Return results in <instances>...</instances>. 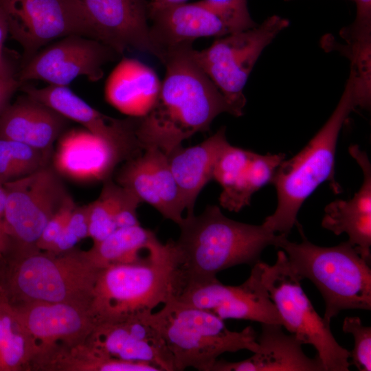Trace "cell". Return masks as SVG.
Instances as JSON below:
<instances>
[{
	"mask_svg": "<svg viewBox=\"0 0 371 371\" xmlns=\"http://www.w3.org/2000/svg\"><path fill=\"white\" fill-rule=\"evenodd\" d=\"M192 46L166 52V74L148 113L135 117V133L141 148L168 155L186 139L205 132L222 113L234 115L225 97L196 63Z\"/></svg>",
	"mask_w": 371,
	"mask_h": 371,
	"instance_id": "1",
	"label": "cell"
},
{
	"mask_svg": "<svg viewBox=\"0 0 371 371\" xmlns=\"http://www.w3.org/2000/svg\"><path fill=\"white\" fill-rule=\"evenodd\" d=\"M179 226V238L173 240L177 295L188 286L216 280L218 272L229 267L253 266L267 246L276 247L280 236L263 224L230 219L217 205H207L198 216L187 214Z\"/></svg>",
	"mask_w": 371,
	"mask_h": 371,
	"instance_id": "2",
	"label": "cell"
},
{
	"mask_svg": "<svg viewBox=\"0 0 371 371\" xmlns=\"http://www.w3.org/2000/svg\"><path fill=\"white\" fill-rule=\"evenodd\" d=\"M356 106L353 81L349 75L341 98L326 122L297 154L283 160L276 169L271 183L276 189L278 205L262 223L267 228L287 237L297 223L303 203L321 183L328 181L335 193L341 192L334 177L336 146L341 128Z\"/></svg>",
	"mask_w": 371,
	"mask_h": 371,
	"instance_id": "3",
	"label": "cell"
},
{
	"mask_svg": "<svg viewBox=\"0 0 371 371\" xmlns=\"http://www.w3.org/2000/svg\"><path fill=\"white\" fill-rule=\"evenodd\" d=\"M143 318L164 341L172 357L174 371L190 367L211 371L223 353L241 350L255 352L258 348V335L251 326L232 331L215 315L175 298Z\"/></svg>",
	"mask_w": 371,
	"mask_h": 371,
	"instance_id": "4",
	"label": "cell"
},
{
	"mask_svg": "<svg viewBox=\"0 0 371 371\" xmlns=\"http://www.w3.org/2000/svg\"><path fill=\"white\" fill-rule=\"evenodd\" d=\"M302 242L289 241L280 234L276 245L286 254L302 279L311 280L322 294L325 311L323 318L330 320L343 310L371 309V269L356 248L348 241L334 247L311 243L297 223Z\"/></svg>",
	"mask_w": 371,
	"mask_h": 371,
	"instance_id": "5",
	"label": "cell"
},
{
	"mask_svg": "<svg viewBox=\"0 0 371 371\" xmlns=\"http://www.w3.org/2000/svg\"><path fill=\"white\" fill-rule=\"evenodd\" d=\"M148 262L113 265L100 269L89 311L95 325L143 317L177 293L173 247Z\"/></svg>",
	"mask_w": 371,
	"mask_h": 371,
	"instance_id": "6",
	"label": "cell"
},
{
	"mask_svg": "<svg viewBox=\"0 0 371 371\" xmlns=\"http://www.w3.org/2000/svg\"><path fill=\"white\" fill-rule=\"evenodd\" d=\"M100 269L71 249L16 256L7 278L10 302L69 303L89 307Z\"/></svg>",
	"mask_w": 371,
	"mask_h": 371,
	"instance_id": "7",
	"label": "cell"
},
{
	"mask_svg": "<svg viewBox=\"0 0 371 371\" xmlns=\"http://www.w3.org/2000/svg\"><path fill=\"white\" fill-rule=\"evenodd\" d=\"M261 281L274 304L284 326L303 344L313 346L325 371H348L350 351L340 346L330 326L315 310L302 286V278L286 253L278 250L276 262H259Z\"/></svg>",
	"mask_w": 371,
	"mask_h": 371,
	"instance_id": "8",
	"label": "cell"
},
{
	"mask_svg": "<svg viewBox=\"0 0 371 371\" xmlns=\"http://www.w3.org/2000/svg\"><path fill=\"white\" fill-rule=\"evenodd\" d=\"M289 25L278 15L261 24L217 38L203 50L192 49L196 63L232 107L234 115L243 114V93L248 78L264 49Z\"/></svg>",
	"mask_w": 371,
	"mask_h": 371,
	"instance_id": "9",
	"label": "cell"
},
{
	"mask_svg": "<svg viewBox=\"0 0 371 371\" xmlns=\"http://www.w3.org/2000/svg\"><path fill=\"white\" fill-rule=\"evenodd\" d=\"M4 226L16 256L39 251L36 243L46 224L69 196L58 172L49 165L3 184Z\"/></svg>",
	"mask_w": 371,
	"mask_h": 371,
	"instance_id": "10",
	"label": "cell"
},
{
	"mask_svg": "<svg viewBox=\"0 0 371 371\" xmlns=\"http://www.w3.org/2000/svg\"><path fill=\"white\" fill-rule=\"evenodd\" d=\"M0 8L9 34L23 49V64L65 36L78 34L94 38L78 0H0Z\"/></svg>",
	"mask_w": 371,
	"mask_h": 371,
	"instance_id": "11",
	"label": "cell"
},
{
	"mask_svg": "<svg viewBox=\"0 0 371 371\" xmlns=\"http://www.w3.org/2000/svg\"><path fill=\"white\" fill-rule=\"evenodd\" d=\"M120 54L96 39L71 34L52 42L23 64L18 80H43L51 85L67 86L79 76L91 82L100 80L103 67Z\"/></svg>",
	"mask_w": 371,
	"mask_h": 371,
	"instance_id": "12",
	"label": "cell"
},
{
	"mask_svg": "<svg viewBox=\"0 0 371 371\" xmlns=\"http://www.w3.org/2000/svg\"><path fill=\"white\" fill-rule=\"evenodd\" d=\"M258 261L249 278L238 286L222 284L218 279L188 286L175 298L210 312L223 320L245 319L282 326L280 316L261 281Z\"/></svg>",
	"mask_w": 371,
	"mask_h": 371,
	"instance_id": "13",
	"label": "cell"
},
{
	"mask_svg": "<svg viewBox=\"0 0 371 371\" xmlns=\"http://www.w3.org/2000/svg\"><path fill=\"white\" fill-rule=\"evenodd\" d=\"M95 39L120 55L135 49L156 56L146 0H78Z\"/></svg>",
	"mask_w": 371,
	"mask_h": 371,
	"instance_id": "14",
	"label": "cell"
},
{
	"mask_svg": "<svg viewBox=\"0 0 371 371\" xmlns=\"http://www.w3.org/2000/svg\"><path fill=\"white\" fill-rule=\"evenodd\" d=\"M117 183L141 202L155 207L178 225L186 209L182 193L171 171L168 156L156 148H146L128 160L118 171Z\"/></svg>",
	"mask_w": 371,
	"mask_h": 371,
	"instance_id": "15",
	"label": "cell"
},
{
	"mask_svg": "<svg viewBox=\"0 0 371 371\" xmlns=\"http://www.w3.org/2000/svg\"><path fill=\"white\" fill-rule=\"evenodd\" d=\"M10 304L16 317L36 344V355L56 345L82 344L95 326L87 306L52 302Z\"/></svg>",
	"mask_w": 371,
	"mask_h": 371,
	"instance_id": "16",
	"label": "cell"
},
{
	"mask_svg": "<svg viewBox=\"0 0 371 371\" xmlns=\"http://www.w3.org/2000/svg\"><path fill=\"white\" fill-rule=\"evenodd\" d=\"M85 342L116 359L146 362L160 371H174L172 357L164 341L143 317L96 324Z\"/></svg>",
	"mask_w": 371,
	"mask_h": 371,
	"instance_id": "17",
	"label": "cell"
},
{
	"mask_svg": "<svg viewBox=\"0 0 371 371\" xmlns=\"http://www.w3.org/2000/svg\"><path fill=\"white\" fill-rule=\"evenodd\" d=\"M150 36L161 60L171 49L192 45L197 38L221 37L233 33L225 21L202 0L175 4L149 15Z\"/></svg>",
	"mask_w": 371,
	"mask_h": 371,
	"instance_id": "18",
	"label": "cell"
},
{
	"mask_svg": "<svg viewBox=\"0 0 371 371\" xmlns=\"http://www.w3.org/2000/svg\"><path fill=\"white\" fill-rule=\"evenodd\" d=\"M25 94L52 108L69 120L82 125L92 134L135 157L143 149L135 133V118L108 117L88 104L67 86L49 85L43 88L23 86Z\"/></svg>",
	"mask_w": 371,
	"mask_h": 371,
	"instance_id": "19",
	"label": "cell"
},
{
	"mask_svg": "<svg viewBox=\"0 0 371 371\" xmlns=\"http://www.w3.org/2000/svg\"><path fill=\"white\" fill-rule=\"evenodd\" d=\"M132 157L117 146L87 130H72L61 135L54 155L58 174L76 180L107 179L115 166Z\"/></svg>",
	"mask_w": 371,
	"mask_h": 371,
	"instance_id": "20",
	"label": "cell"
},
{
	"mask_svg": "<svg viewBox=\"0 0 371 371\" xmlns=\"http://www.w3.org/2000/svg\"><path fill=\"white\" fill-rule=\"evenodd\" d=\"M282 327L261 324L258 348L251 357L236 362L217 359L211 371H325L319 357L306 356L303 343L293 334L286 335Z\"/></svg>",
	"mask_w": 371,
	"mask_h": 371,
	"instance_id": "21",
	"label": "cell"
},
{
	"mask_svg": "<svg viewBox=\"0 0 371 371\" xmlns=\"http://www.w3.org/2000/svg\"><path fill=\"white\" fill-rule=\"evenodd\" d=\"M363 171L362 185L349 200L337 199L324 208L322 226L338 236L346 233L348 241L361 256L371 260V165L366 152L357 145L348 148Z\"/></svg>",
	"mask_w": 371,
	"mask_h": 371,
	"instance_id": "22",
	"label": "cell"
},
{
	"mask_svg": "<svg viewBox=\"0 0 371 371\" xmlns=\"http://www.w3.org/2000/svg\"><path fill=\"white\" fill-rule=\"evenodd\" d=\"M68 123V119L25 94L10 104L0 115V137L52 155L54 143Z\"/></svg>",
	"mask_w": 371,
	"mask_h": 371,
	"instance_id": "23",
	"label": "cell"
},
{
	"mask_svg": "<svg viewBox=\"0 0 371 371\" xmlns=\"http://www.w3.org/2000/svg\"><path fill=\"white\" fill-rule=\"evenodd\" d=\"M161 83L151 67L137 59L123 58L106 81L105 98L121 113L140 117L153 106Z\"/></svg>",
	"mask_w": 371,
	"mask_h": 371,
	"instance_id": "24",
	"label": "cell"
},
{
	"mask_svg": "<svg viewBox=\"0 0 371 371\" xmlns=\"http://www.w3.org/2000/svg\"><path fill=\"white\" fill-rule=\"evenodd\" d=\"M228 144L225 127L223 126L201 143L188 148L180 146L167 155L184 199L187 214H194L196 199L204 186L213 179L216 161Z\"/></svg>",
	"mask_w": 371,
	"mask_h": 371,
	"instance_id": "25",
	"label": "cell"
},
{
	"mask_svg": "<svg viewBox=\"0 0 371 371\" xmlns=\"http://www.w3.org/2000/svg\"><path fill=\"white\" fill-rule=\"evenodd\" d=\"M171 240L161 243L155 234L140 225L118 228L104 240L82 251L97 269L113 265L148 262L164 258L171 251Z\"/></svg>",
	"mask_w": 371,
	"mask_h": 371,
	"instance_id": "26",
	"label": "cell"
},
{
	"mask_svg": "<svg viewBox=\"0 0 371 371\" xmlns=\"http://www.w3.org/2000/svg\"><path fill=\"white\" fill-rule=\"evenodd\" d=\"M45 371H160L150 363L125 361L106 355L85 342L56 345L38 353L30 370Z\"/></svg>",
	"mask_w": 371,
	"mask_h": 371,
	"instance_id": "27",
	"label": "cell"
},
{
	"mask_svg": "<svg viewBox=\"0 0 371 371\" xmlns=\"http://www.w3.org/2000/svg\"><path fill=\"white\" fill-rule=\"evenodd\" d=\"M37 350L0 289V371L30 370Z\"/></svg>",
	"mask_w": 371,
	"mask_h": 371,
	"instance_id": "28",
	"label": "cell"
},
{
	"mask_svg": "<svg viewBox=\"0 0 371 371\" xmlns=\"http://www.w3.org/2000/svg\"><path fill=\"white\" fill-rule=\"evenodd\" d=\"M285 157L284 153L264 155L255 153L237 181L222 190L218 199L221 206L237 212L249 205L253 194L272 182L276 169Z\"/></svg>",
	"mask_w": 371,
	"mask_h": 371,
	"instance_id": "29",
	"label": "cell"
},
{
	"mask_svg": "<svg viewBox=\"0 0 371 371\" xmlns=\"http://www.w3.org/2000/svg\"><path fill=\"white\" fill-rule=\"evenodd\" d=\"M52 155L0 137V183L27 176L48 165Z\"/></svg>",
	"mask_w": 371,
	"mask_h": 371,
	"instance_id": "30",
	"label": "cell"
},
{
	"mask_svg": "<svg viewBox=\"0 0 371 371\" xmlns=\"http://www.w3.org/2000/svg\"><path fill=\"white\" fill-rule=\"evenodd\" d=\"M115 187L116 183L107 179L100 196L88 205L89 237L93 244L104 240L117 229Z\"/></svg>",
	"mask_w": 371,
	"mask_h": 371,
	"instance_id": "31",
	"label": "cell"
},
{
	"mask_svg": "<svg viewBox=\"0 0 371 371\" xmlns=\"http://www.w3.org/2000/svg\"><path fill=\"white\" fill-rule=\"evenodd\" d=\"M255 153L229 143L216 161L213 180L218 183L223 190L230 187L246 170Z\"/></svg>",
	"mask_w": 371,
	"mask_h": 371,
	"instance_id": "32",
	"label": "cell"
},
{
	"mask_svg": "<svg viewBox=\"0 0 371 371\" xmlns=\"http://www.w3.org/2000/svg\"><path fill=\"white\" fill-rule=\"evenodd\" d=\"M342 330L352 335L354 348L350 351V365L359 371L371 370V328L362 324L359 317H346L344 319Z\"/></svg>",
	"mask_w": 371,
	"mask_h": 371,
	"instance_id": "33",
	"label": "cell"
},
{
	"mask_svg": "<svg viewBox=\"0 0 371 371\" xmlns=\"http://www.w3.org/2000/svg\"><path fill=\"white\" fill-rule=\"evenodd\" d=\"M86 237H89L88 205L76 206L64 229L48 252L59 254L68 251Z\"/></svg>",
	"mask_w": 371,
	"mask_h": 371,
	"instance_id": "34",
	"label": "cell"
},
{
	"mask_svg": "<svg viewBox=\"0 0 371 371\" xmlns=\"http://www.w3.org/2000/svg\"><path fill=\"white\" fill-rule=\"evenodd\" d=\"M228 25L232 32L256 25L250 16L247 0H202Z\"/></svg>",
	"mask_w": 371,
	"mask_h": 371,
	"instance_id": "35",
	"label": "cell"
},
{
	"mask_svg": "<svg viewBox=\"0 0 371 371\" xmlns=\"http://www.w3.org/2000/svg\"><path fill=\"white\" fill-rule=\"evenodd\" d=\"M76 206L73 199L69 196L44 227L36 243V247L39 251L43 250L47 252L50 251L54 243L64 229Z\"/></svg>",
	"mask_w": 371,
	"mask_h": 371,
	"instance_id": "36",
	"label": "cell"
},
{
	"mask_svg": "<svg viewBox=\"0 0 371 371\" xmlns=\"http://www.w3.org/2000/svg\"><path fill=\"white\" fill-rule=\"evenodd\" d=\"M356 16L353 23L341 30L346 42H360L371 39V0H353Z\"/></svg>",
	"mask_w": 371,
	"mask_h": 371,
	"instance_id": "37",
	"label": "cell"
},
{
	"mask_svg": "<svg viewBox=\"0 0 371 371\" xmlns=\"http://www.w3.org/2000/svg\"><path fill=\"white\" fill-rule=\"evenodd\" d=\"M115 223L118 228L139 225L137 209L141 201L131 191L118 183L115 188Z\"/></svg>",
	"mask_w": 371,
	"mask_h": 371,
	"instance_id": "38",
	"label": "cell"
},
{
	"mask_svg": "<svg viewBox=\"0 0 371 371\" xmlns=\"http://www.w3.org/2000/svg\"><path fill=\"white\" fill-rule=\"evenodd\" d=\"M9 34L8 25L3 12L0 8V78H13L12 69L8 63L3 52L4 43Z\"/></svg>",
	"mask_w": 371,
	"mask_h": 371,
	"instance_id": "39",
	"label": "cell"
},
{
	"mask_svg": "<svg viewBox=\"0 0 371 371\" xmlns=\"http://www.w3.org/2000/svg\"><path fill=\"white\" fill-rule=\"evenodd\" d=\"M21 85L17 78H0V115L9 106L10 101L16 91Z\"/></svg>",
	"mask_w": 371,
	"mask_h": 371,
	"instance_id": "40",
	"label": "cell"
},
{
	"mask_svg": "<svg viewBox=\"0 0 371 371\" xmlns=\"http://www.w3.org/2000/svg\"><path fill=\"white\" fill-rule=\"evenodd\" d=\"M6 201L5 190L0 183V258L8 251L10 243L4 226V214Z\"/></svg>",
	"mask_w": 371,
	"mask_h": 371,
	"instance_id": "41",
	"label": "cell"
},
{
	"mask_svg": "<svg viewBox=\"0 0 371 371\" xmlns=\"http://www.w3.org/2000/svg\"><path fill=\"white\" fill-rule=\"evenodd\" d=\"M186 0H150L148 3V16L152 13L164 8L186 2Z\"/></svg>",
	"mask_w": 371,
	"mask_h": 371,
	"instance_id": "42",
	"label": "cell"
},
{
	"mask_svg": "<svg viewBox=\"0 0 371 371\" xmlns=\"http://www.w3.org/2000/svg\"><path fill=\"white\" fill-rule=\"evenodd\" d=\"M286 1H289V0H286Z\"/></svg>",
	"mask_w": 371,
	"mask_h": 371,
	"instance_id": "43",
	"label": "cell"
}]
</instances>
